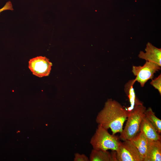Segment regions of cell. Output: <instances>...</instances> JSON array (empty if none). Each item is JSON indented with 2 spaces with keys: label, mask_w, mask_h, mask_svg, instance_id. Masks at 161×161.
<instances>
[{
  "label": "cell",
  "mask_w": 161,
  "mask_h": 161,
  "mask_svg": "<svg viewBox=\"0 0 161 161\" xmlns=\"http://www.w3.org/2000/svg\"><path fill=\"white\" fill-rule=\"evenodd\" d=\"M129 111L118 102L112 99H108L104 107L97 114L96 123L104 128L110 129L113 135L120 133L123 124L127 119Z\"/></svg>",
  "instance_id": "cell-1"
},
{
  "label": "cell",
  "mask_w": 161,
  "mask_h": 161,
  "mask_svg": "<svg viewBox=\"0 0 161 161\" xmlns=\"http://www.w3.org/2000/svg\"><path fill=\"white\" fill-rule=\"evenodd\" d=\"M146 108L143 104L135 106L129 111L127 121L119 138L122 140H130L140 131L141 121L145 117Z\"/></svg>",
  "instance_id": "cell-2"
},
{
  "label": "cell",
  "mask_w": 161,
  "mask_h": 161,
  "mask_svg": "<svg viewBox=\"0 0 161 161\" xmlns=\"http://www.w3.org/2000/svg\"><path fill=\"white\" fill-rule=\"evenodd\" d=\"M120 142L114 135L110 134L107 129L98 125L90 143L93 149L103 151L110 149L116 151L118 148Z\"/></svg>",
  "instance_id": "cell-3"
},
{
  "label": "cell",
  "mask_w": 161,
  "mask_h": 161,
  "mask_svg": "<svg viewBox=\"0 0 161 161\" xmlns=\"http://www.w3.org/2000/svg\"><path fill=\"white\" fill-rule=\"evenodd\" d=\"M161 69V66L156 63L146 61L143 66H132V72L135 76L136 81L139 82L141 87H143L149 80L152 79L154 74Z\"/></svg>",
  "instance_id": "cell-4"
},
{
  "label": "cell",
  "mask_w": 161,
  "mask_h": 161,
  "mask_svg": "<svg viewBox=\"0 0 161 161\" xmlns=\"http://www.w3.org/2000/svg\"><path fill=\"white\" fill-rule=\"evenodd\" d=\"M120 142L116 151L117 161H143V159L130 140Z\"/></svg>",
  "instance_id": "cell-5"
},
{
  "label": "cell",
  "mask_w": 161,
  "mask_h": 161,
  "mask_svg": "<svg viewBox=\"0 0 161 161\" xmlns=\"http://www.w3.org/2000/svg\"><path fill=\"white\" fill-rule=\"evenodd\" d=\"M52 64L45 57L39 56L30 59L28 67L32 74L41 78L49 74Z\"/></svg>",
  "instance_id": "cell-6"
},
{
  "label": "cell",
  "mask_w": 161,
  "mask_h": 161,
  "mask_svg": "<svg viewBox=\"0 0 161 161\" xmlns=\"http://www.w3.org/2000/svg\"><path fill=\"white\" fill-rule=\"evenodd\" d=\"M145 52H140L138 56L146 61L155 63L161 66V49L148 42L145 49Z\"/></svg>",
  "instance_id": "cell-7"
},
{
  "label": "cell",
  "mask_w": 161,
  "mask_h": 161,
  "mask_svg": "<svg viewBox=\"0 0 161 161\" xmlns=\"http://www.w3.org/2000/svg\"><path fill=\"white\" fill-rule=\"evenodd\" d=\"M148 142L147 153L143 161H161V140H148Z\"/></svg>",
  "instance_id": "cell-8"
},
{
  "label": "cell",
  "mask_w": 161,
  "mask_h": 161,
  "mask_svg": "<svg viewBox=\"0 0 161 161\" xmlns=\"http://www.w3.org/2000/svg\"><path fill=\"white\" fill-rule=\"evenodd\" d=\"M140 131L143 133L148 140H161L160 135L157 133L154 126L145 116L141 123Z\"/></svg>",
  "instance_id": "cell-9"
},
{
  "label": "cell",
  "mask_w": 161,
  "mask_h": 161,
  "mask_svg": "<svg viewBox=\"0 0 161 161\" xmlns=\"http://www.w3.org/2000/svg\"><path fill=\"white\" fill-rule=\"evenodd\" d=\"M90 161H117L116 151L110 152L108 151L97 150L93 149L90 154Z\"/></svg>",
  "instance_id": "cell-10"
},
{
  "label": "cell",
  "mask_w": 161,
  "mask_h": 161,
  "mask_svg": "<svg viewBox=\"0 0 161 161\" xmlns=\"http://www.w3.org/2000/svg\"><path fill=\"white\" fill-rule=\"evenodd\" d=\"M130 140L137 148L144 160L147 153L148 139L143 133L140 131Z\"/></svg>",
  "instance_id": "cell-11"
},
{
  "label": "cell",
  "mask_w": 161,
  "mask_h": 161,
  "mask_svg": "<svg viewBox=\"0 0 161 161\" xmlns=\"http://www.w3.org/2000/svg\"><path fill=\"white\" fill-rule=\"evenodd\" d=\"M136 81L135 79L129 80L124 86V91L129 97L131 104L129 108L131 109L130 110L135 106L143 104L137 97L135 92L133 86Z\"/></svg>",
  "instance_id": "cell-12"
},
{
  "label": "cell",
  "mask_w": 161,
  "mask_h": 161,
  "mask_svg": "<svg viewBox=\"0 0 161 161\" xmlns=\"http://www.w3.org/2000/svg\"><path fill=\"white\" fill-rule=\"evenodd\" d=\"M145 117L150 121L155 128L157 133H161V120L157 117L151 108L149 107L145 112Z\"/></svg>",
  "instance_id": "cell-13"
},
{
  "label": "cell",
  "mask_w": 161,
  "mask_h": 161,
  "mask_svg": "<svg viewBox=\"0 0 161 161\" xmlns=\"http://www.w3.org/2000/svg\"><path fill=\"white\" fill-rule=\"evenodd\" d=\"M150 84L155 89H157L161 95V74H160L156 78L150 83Z\"/></svg>",
  "instance_id": "cell-14"
},
{
  "label": "cell",
  "mask_w": 161,
  "mask_h": 161,
  "mask_svg": "<svg viewBox=\"0 0 161 161\" xmlns=\"http://www.w3.org/2000/svg\"><path fill=\"white\" fill-rule=\"evenodd\" d=\"M74 161H89L88 157L84 154H80L78 153L74 154Z\"/></svg>",
  "instance_id": "cell-15"
},
{
  "label": "cell",
  "mask_w": 161,
  "mask_h": 161,
  "mask_svg": "<svg viewBox=\"0 0 161 161\" xmlns=\"http://www.w3.org/2000/svg\"><path fill=\"white\" fill-rule=\"evenodd\" d=\"M12 8V5L10 1L8 2L2 8L0 9V13L4 10H10Z\"/></svg>",
  "instance_id": "cell-16"
}]
</instances>
